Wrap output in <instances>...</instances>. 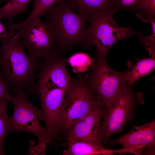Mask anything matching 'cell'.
<instances>
[{
	"instance_id": "cell-1",
	"label": "cell",
	"mask_w": 155,
	"mask_h": 155,
	"mask_svg": "<svg viewBox=\"0 0 155 155\" xmlns=\"http://www.w3.org/2000/svg\"><path fill=\"white\" fill-rule=\"evenodd\" d=\"M1 41V63L3 78L9 89L16 93L24 92L31 94L38 60L26 54L18 32L9 40Z\"/></svg>"
},
{
	"instance_id": "cell-2",
	"label": "cell",
	"mask_w": 155,
	"mask_h": 155,
	"mask_svg": "<svg viewBox=\"0 0 155 155\" xmlns=\"http://www.w3.org/2000/svg\"><path fill=\"white\" fill-rule=\"evenodd\" d=\"M52 26L56 38L55 51L62 53L81 46L88 21V17L75 13L68 0H62L42 13Z\"/></svg>"
},
{
	"instance_id": "cell-3",
	"label": "cell",
	"mask_w": 155,
	"mask_h": 155,
	"mask_svg": "<svg viewBox=\"0 0 155 155\" xmlns=\"http://www.w3.org/2000/svg\"><path fill=\"white\" fill-rule=\"evenodd\" d=\"M113 10H105L90 14L88 16L90 23L86 29L82 46L96 48L95 57L105 58L108 51L116 42L123 38L135 35L143 36L140 32L133 30L130 26L126 27L117 24L113 16Z\"/></svg>"
},
{
	"instance_id": "cell-4",
	"label": "cell",
	"mask_w": 155,
	"mask_h": 155,
	"mask_svg": "<svg viewBox=\"0 0 155 155\" xmlns=\"http://www.w3.org/2000/svg\"><path fill=\"white\" fill-rule=\"evenodd\" d=\"M93 59L92 71L84 77L90 89L100 98L104 109L107 110L129 87L126 79L129 71L118 72L114 70L107 63L105 58L95 57Z\"/></svg>"
},
{
	"instance_id": "cell-5",
	"label": "cell",
	"mask_w": 155,
	"mask_h": 155,
	"mask_svg": "<svg viewBox=\"0 0 155 155\" xmlns=\"http://www.w3.org/2000/svg\"><path fill=\"white\" fill-rule=\"evenodd\" d=\"M101 103L100 98L89 87L85 77L80 74L73 78L62 105L59 132L65 133L73 121L85 116Z\"/></svg>"
},
{
	"instance_id": "cell-6",
	"label": "cell",
	"mask_w": 155,
	"mask_h": 155,
	"mask_svg": "<svg viewBox=\"0 0 155 155\" xmlns=\"http://www.w3.org/2000/svg\"><path fill=\"white\" fill-rule=\"evenodd\" d=\"M31 95L20 92L13 97L11 102L14 112L8 119L7 135L12 132H26L36 136L38 142H47L46 129L40 122L43 119L41 111L28 100Z\"/></svg>"
},
{
	"instance_id": "cell-7",
	"label": "cell",
	"mask_w": 155,
	"mask_h": 155,
	"mask_svg": "<svg viewBox=\"0 0 155 155\" xmlns=\"http://www.w3.org/2000/svg\"><path fill=\"white\" fill-rule=\"evenodd\" d=\"M143 101L142 94L135 92L133 86L126 90L111 107L104 110L100 131L103 145L112 135L122 131L132 119L137 105Z\"/></svg>"
},
{
	"instance_id": "cell-8",
	"label": "cell",
	"mask_w": 155,
	"mask_h": 155,
	"mask_svg": "<svg viewBox=\"0 0 155 155\" xmlns=\"http://www.w3.org/2000/svg\"><path fill=\"white\" fill-rule=\"evenodd\" d=\"M19 30V38L30 57L40 60L55 51L56 38L53 29L39 17L34 18Z\"/></svg>"
},
{
	"instance_id": "cell-9",
	"label": "cell",
	"mask_w": 155,
	"mask_h": 155,
	"mask_svg": "<svg viewBox=\"0 0 155 155\" xmlns=\"http://www.w3.org/2000/svg\"><path fill=\"white\" fill-rule=\"evenodd\" d=\"M104 110L101 103L86 115L73 121L65 133L67 138L103 146L100 131Z\"/></svg>"
},
{
	"instance_id": "cell-10",
	"label": "cell",
	"mask_w": 155,
	"mask_h": 155,
	"mask_svg": "<svg viewBox=\"0 0 155 155\" xmlns=\"http://www.w3.org/2000/svg\"><path fill=\"white\" fill-rule=\"evenodd\" d=\"M121 145L127 152L139 154L147 146L154 151L155 146V120L140 126H134L127 133L115 140L108 139L104 145Z\"/></svg>"
},
{
	"instance_id": "cell-11",
	"label": "cell",
	"mask_w": 155,
	"mask_h": 155,
	"mask_svg": "<svg viewBox=\"0 0 155 155\" xmlns=\"http://www.w3.org/2000/svg\"><path fill=\"white\" fill-rule=\"evenodd\" d=\"M67 148L63 152L64 155H111L121 152V150H112L103 146L67 138Z\"/></svg>"
},
{
	"instance_id": "cell-12",
	"label": "cell",
	"mask_w": 155,
	"mask_h": 155,
	"mask_svg": "<svg viewBox=\"0 0 155 155\" xmlns=\"http://www.w3.org/2000/svg\"><path fill=\"white\" fill-rule=\"evenodd\" d=\"M72 8L78 13L88 17L92 13L105 10H113L115 7L111 0H68Z\"/></svg>"
},
{
	"instance_id": "cell-13",
	"label": "cell",
	"mask_w": 155,
	"mask_h": 155,
	"mask_svg": "<svg viewBox=\"0 0 155 155\" xmlns=\"http://www.w3.org/2000/svg\"><path fill=\"white\" fill-rule=\"evenodd\" d=\"M151 57L140 60L133 66L126 76L127 85L133 86L134 83L141 77L152 72L155 69V51L150 53Z\"/></svg>"
},
{
	"instance_id": "cell-14",
	"label": "cell",
	"mask_w": 155,
	"mask_h": 155,
	"mask_svg": "<svg viewBox=\"0 0 155 155\" xmlns=\"http://www.w3.org/2000/svg\"><path fill=\"white\" fill-rule=\"evenodd\" d=\"M62 0H34V6L27 18L19 23L10 24L8 26L9 33L15 34L16 32L24 27L34 18L39 17L43 12L52 6Z\"/></svg>"
},
{
	"instance_id": "cell-15",
	"label": "cell",
	"mask_w": 155,
	"mask_h": 155,
	"mask_svg": "<svg viewBox=\"0 0 155 155\" xmlns=\"http://www.w3.org/2000/svg\"><path fill=\"white\" fill-rule=\"evenodd\" d=\"M32 0H11L0 8V19L11 21L16 15L25 12Z\"/></svg>"
},
{
	"instance_id": "cell-16",
	"label": "cell",
	"mask_w": 155,
	"mask_h": 155,
	"mask_svg": "<svg viewBox=\"0 0 155 155\" xmlns=\"http://www.w3.org/2000/svg\"><path fill=\"white\" fill-rule=\"evenodd\" d=\"M93 60L87 54L79 53L73 55L67 61L73 68L75 71L78 72L85 71L89 66H91Z\"/></svg>"
},
{
	"instance_id": "cell-17",
	"label": "cell",
	"mask_w": 155,
	"mask_h": 155,
	"mask_svg": "<svg viewBox=\"0 0 155 155\" xmlns=\"http://www.w3.org/2000/svg\"><path fill=\"white\" fill-rule=\"evenodd\" d=\"M8 101L0 100V155H4L3 143L7 135V123L9 118L6 109Z\"/></svg>"
},
{
	"instance_id": "cell-18",
	"label": "cell",
	"mask_w": 155,
	"mask_h": 155,
	"mask_svg": "<svg viewBox=\"0 0 155 155\" xmlns=\"http://www.w3.org/2000/svg\"><path fill=\"white\" fill-rule=\"evenodd\" d=\"M116 12L121 10L136 11L137 12L144 6L145 0H111Z\"/></svg>"
},
{
	"instance_id": "cell-19",
	"label": "cell",
	"mask_w": 155,
	"mask_h": 155,
	"mask_svg": "<svg viewBox=\"0 0 155 155\" xmlns=\"http://www.w3.org/2000/svg\"><path fill=\"white\" fill-rule=\"evenodd\" d=\"M137 17L144 22L154 18L155 15V0H150L147 5L136 13Z\"/></svg>"
},
{
	"instance_id": "cell-20",
	"label": "cell",
	"mask_w": 155,
	"mask_h": 155,
	"mask_svg": "<svg viewBox=\"0 0 155 155\" xmlns=\"http://www.w3.org/2000/svg\"><path fill=\"white\" fill-rule=\"evenodd\" d=\"M152 25V33L147 36H143L139 38L140 42L146 44V47L149 51L155 50V19L154 18L148 20Z\"/></svg>"
},
{
	"instance_id": "cell-21",
	"label": "cell",
	"mask_w": 155,
	"mask_h": 155,
	"mask_svg": "<svg viewBox=\"0 0 155 155\" xmlns=\"http://www.w3.org/2000/svg\"><path fill=\"white\" fill-rule=\"evenodd\" d=\"M47 142L46 141L38 142L34 145L35 143L31 140L29 142L28 155H46V149Z\"/></svg>"
},
{
	"instance_id": "cell-22",
	"label": "cell",
	"mask_w": 155,
	"mask_h": 155,
	"mask_svg": "<svg viewBox=\"0 0 155 155\" xmlns=\"http://www.w3.org/2000/svg\"><path fill=\"white\" fill-rule=\"evenodd\" d=\"M9 86L0 73V100L12 101L13 97L9 93Z\"/></svg>"
},
{
	"instance_id": "cell-23",
	"label": "cell",
	"mask_w": 155,
	"mask_h": 155,
	"mask_svg": "<svg viewBox=\"0 0 155 155\" xmlns=\"http://www.w3.org/2000/svg\"><path fill=\"white\" fill-rule=\"evenodd\" d=\"M0 19V39L1 41H6L10 39L12 36L9 34Z\"/></svg>"
},
{
	"instance_id": "cell-24",
	"label": "cell",
	"mask_w": 155,
	"mask_h": 155,
	"mask_svg": "<svg viewBox=\"0 0 155 155\" xmlns=\"http://www.w3.org/2000/svg\"><path fill=\"white\" fill-rule=\"evenodd\" d=\"M150 0H145V3L144 7L146 6L147 5V4L149 2Z\"/></svg>"
},
{
	"instance_id": "cell-25",
	"label": "cell",
	"mask_w": 155,
	"mask_h": 155,
	"mask_svg": "<svg viewBox=\"0 0 155 155\" xmlns=\"http://www.w3.org/2000/svg\"><path fill=\"white\" fill-rule=\"evenodd\" d=\"M11 0H0V2H6L7 3L9 1Z\"/></svg>"
}]
</instances>
